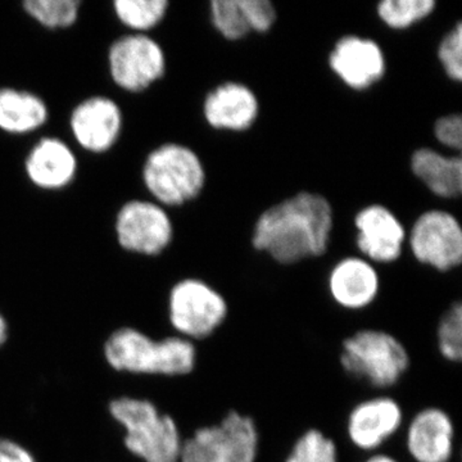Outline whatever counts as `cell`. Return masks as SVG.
Masks as SVG:
<instances>
[{"label":"cell","mask_w":462,"mask_h":462,"mask_svg":"<svg viewBox=\"0 0 462 462\" xmlns=\"http://www.w3.org/2000/svg\"><path fill=\"white\" fill-rule=\"evenodd\" d=\"M333 227L329 200L320 194L300 191L264 209L254 224L252 245L273 263L289 266L324 256Z\"/></svg>","instance_id":"obj_1"},{"label":"cell","mask_w":462,"mask_h":462,"mask_svg":"<svg viewBox=\"0 0 462 462\" xmlns=\"http://www.w3.org/2000/svg\"><path fill=\"white\" fill-rule=\"evenodd\" d=\"M105 357L117 372L175 378L193 373L199 351L196 343L181 337L153 339L134 328H121L106 340Z\"/></svg>","instance_id":"obj_2"},{"label":"cell","mask_w":462,"mask_h":462,"mask_svg":"<svg viewBox=\"0 0 462 462\" xmlns=\"http://www.w3.org/2000/svg\"><path fill=\"white\" fill-rule=\"evenodd\" d=\"M339 364L349 378L376 392H388L409 373L411 356L402 340L391 331L361 328L343 339Z\"/></svg>","instance_id":"obj_3"},{"label":"cell","mask_w":462,"mask_h":462,"mask_svg":"<svg viewBox=\"0 0 462 462\" xmlns=\"http://www.w3.org/2000/svg\"><path fill=\"white\" fill-rule=\"evenodd\" d=\"M109 413L124 428L126 448L144 462H180L184 438L172 416L142 398L120 397Z\"/></svg>","instance_id":"obj_4"},{"label":"cell","mask_w":462,"mask_h":462,"mask_svg":"<svg viewBox=\"0 0 462 462\" xmlns=\"http://www.w3.org/2000/svg\"><path fill=\"white\" fill-rule=\"evenodd\" d=\"M142 180L154 202L166 208L196 199L205 189L207 173L196 151L180 143H163L145 157Z\"/></svg>","instance_id":"obj_5"},{"label":"cell","mask_w":462,"mask_h":462,"mask_svg":"<svg viewBox=\"0 0 462 462\" xmlns=\"http://www.w3.org/2000/svg\"><path fill=\"white\" fill-rule=\"evenodd\" d=\"M260 451L256 420L231 410L215 424L203 425L184 439L180 462H257Z\"/></svg>","instance_id":"obj_6"},{"label":"cell","mask_w":462,"mask_h":462,"mask_svg":"<svg viewBox=\"0 0 462 462\" xmlns=\"http://www.w3.org/2000/svg\"><path fill=\"white\" fill-rule=\"evenodd\" d=\"M226 298L214 285L199 278H185L172 285L167 298V316L175 336L196 343L215 336L229 318Z\"/></svg>","instance_id":"obj_7"},{"label":"cell","mask_w":462,"mask_h":462,"mask_svg":"<svg viewBox=\"0 0 462 462\" xmlns=\"http://www.w3.org/2000/svg\"><path fill=\"white\" fill-rule=\"evenodd\" d=\"M108 74L116 87L127 93H143L167 71L162 45L148 33H126L108 48Z\"/></svg>","instance_id":"obj_8"},{"label":"cell","mask_w":462,"mask_h":462,"mask_svg":"<svg viewBox=\"0 0 462 462\" xmlns=\"http://www.w3.org/2000/svg\"><path fill=\"white\" fill-rule=\"evenodd\" d=\"M407 420L402 403L387 392H376L356 402L346 413L345 434L363 455L384 451L402 433Z\"/></svg>","instance_id":"obj_9"},{"label":"cell","mask_w":462,"mask_h":462,"mask_svg":"<svg viewBox=\"0 0 462 462\" xmlns=\"http://www.w3.org/2000/svg\"><path fill=\"white\" fill-rule=\"evenodd\" d=\"M115 236L124 251L154 257L170 247L175 230L165 207L154 200L132 199L116 214Z\"/></svg>","instance_id":"obj_10"},{"label":"cell","mask_w":462,"mask_h":462,"mask_svg":"<svg viewBox=\"0 0 462 462\" xmlns=\"http://www.w3.org/2000/svg\"><path fill=\"white\" fill-rule=\"evenodd\" d=\"M407 240L412 257L438 273L452 272L462 263V227L451 212H422L412 224Z\"/></svg>","instance_id":"obj_11"},{"label":"cell","mask_w":462,"mask_h":462,"mask_svg":"<svg viewBox=\"0 0 462 462\" xmlns=\"http://www.w3.org/2000/svg\"><path fill=\"white\" fill-rule=\"evenodd\" d=\"M403 451L410 462H452L457 446L454 419L442 407L425 406L404 422Z\"/></svg>","instance_id":"obj_12"},{"label":"cell","mask_w":462,"mask_h":462,"mask_svg":"<svg viewBox=\"0 0 462 462\" xmlns=\"http://www.w3.org/2000/svg\"><path fill=\"white\" fill-rule=\"evenodd\" d=\"M69 125L79 147L93 154L107 153L123 134V109L109 97L91 96L75 106Z\"/></svg>","instance_id":"obj_13"},{"label":"cell","mask_w":462,"mask_h":462,"mask_svg":"<svg viewBox=\"0 0 462 462\" xmlns=\"http://www.w3.org/2000/svg\"><path fill=\"white\" fill-rule=\"evenodd\" d=\"M356 247L360 256L375 264L397 263L403 254L407 231L388 207L370 205L355 216Z\"/></svg>","instance_id":"obj_14"},{"label":"cell","mask_w":462,"mask_h":462,"mask_svg":"<svg viewBox=\"0 0 462 462\" xmlns=\"http://www.w3.org/2000/svg\"><path fill=\"white\" fill-rule=\"evenodd\" d=\"M327 288L334 305L356 314L375 305L382 291V276L366 258L346 256L331 266Z\"/></svg>","instance_id":"obj_15"},{"label":"cell","mask_w":462,"mask_h":462,"mask_svg":"<svg viewBox=\"0 0 462 462\" xmlns=\"http://www.w3.org/2000/svg\"><path fill=\"white\" fill-rule=\"evenodd\" d=\"M329 66L346 88L364 91L384 78L387 60L382 47L373 39L346 35L334 44Z\"/></svg>","instance_id":"obj_16"},{"label":"cell","mask_w":462,"mask_h":462,"mask_svg":"<svg viewBox=\"0 0 462 462\" xmlns=\"http://www.w3.org/2000/svg\"><path fill=\"white\" fill-rule=\"evenodd\" d=\"M260 100L245 84L226 81L207 94L203 102L206 123L215 130L243 133L256 124Z\"/></svg>","instance_id":"obj_17"},{"label":"cell","mask_w":462,"mask_h":462,"mask_svg":"<svg viewBox=\"0 0 462 462\" xmlns=\"http://www.w3.org/2000/svg\"><path fill=\"white\" fill-rule=\"evenodd\" d=\"M23 169L33 187L57 191L74 182L79 161L74 149L65 141L56 136H44L27 152Z\"/></svg>","instance_id":"obj_18"},{"label":"cell","mask_w":462,"mask_h":462,"mask_svg":"<svg viewBox=\"0 0 462 462\" xmlns=\"http://www.w3.org/2000/svg\"><path fill=\"white\" fill-rule=\"evenodd\" d=\"M209 20L224 39L238 42L251 32H269L278 11L270 0H212Z\"/></svg>","instance_id":"obj_19"},{"label":"cell","mask_w":462,"mask_h":462,"mask_svg":"<svg viewBox=\"0 0 462 462\" xmlns=\"http://www.w3.org/2000/svg\"><path fill=\"white\" fill-rule=\"evenodd\" d=\"M411 171L434 196L455 199L462 191L460 156H446L436 149L419 148L411 154Z\"/></svg>","instance_id":"obj_20"},{"label":"cell","mask_w":462,"mask_h":462,"mask_svg":"<svg viewBox=\"0 0 462 462\" xmlns=\"http://www.w3.org/2000/svg\"><path fill=\"white\" fill-rule=\"evenodd\" d=\"M50 120L47 102L32 91L0 88V132L27 135L41 130Z\"/></svg>","instance_id":"obj_21"},{"label":"cell","mask_w":462,"mask_h":462,"mask_svg":"<svg viewBox=\"0 0 462 462\" xmlns=\"http://www.w3.org/2000/svg\"><path fill=\"white\" fill-rule=\"evenodd\" d=\"M115 17L133 33H148L167 16L169 0H115Z\"/></svg>","instance_id":"obj_22"},{"label":"cell","mask_w":462,"mask_h":462,"mask_svg":"<svg viewBox=\"0 0 462 462\" xmlns=\"http://www.w3.org/2000/svg\"><path fill=\"white\" fill-rule=\"evenodd\" d=\"M80 0H25L23 12L38 25L48 30H65L80 17Z\"/></svg>","instance_id":"obj_23"},{"label":"cell","mask_w":462,"mask_h":462,"mask_svg":"<svg viewBox=\"0 0 462 462\" xmlns=\"http://www.w3.org/2000/svg\"><path fill=\"white\" fill-rule=\"evenodd\" d=\"M282 462H340L338 443L318 428H310L294 440Z\"/></svg>","instance_id":"obj_24"},{"label":"cell","mask_w":462,"mask_h":462,"mask_svg":"<svg viewBox=\"0 0 462 462\" xmlns=\"http://www.w3.org/2000/svg\"><path fill=\"white\" fill-rule=\"evenodd\" d=\"M436 7V0H383L376 14L389 29L407 30L430 17Z\"/></svg>","instance_id":"obj_25"},{"label":"cell","mask_w":462,"mask_h":462,"mask_svg":"<svg viewBox=\"0 0 462 462\" xmlns=\"http://www.w3.org/2000/svg\"><path fill=\"white\" fill-rule=\"evenodd\" d=\"M438 354L447 363L458 364L462 358V305L452 303L443 312L436 328Z\"/></svg>","instance_id":"obj_26"},{"label":"cell","mask_w":462,"mask_h":462,"mask_svg":"<svg viewBox=\"0 0 462 462\" xmlns=\"http://www.w3.org/2000/svg\"><path fill=\"white\" fill-rule=\"evenodd\" d=\"M437 57L449 80H462V23H457L443 36L437 48Z\"/></svg>","instance_id":"obj_27"},{"label":"cell","mask_w":462,"mask_h":462,"mask_svg":"<svg viewBox=\"0 0 462 462\" xmlns=\"http://www.w3.org/2000/svg\"><path fill=\"white\" fill-rule=\"evenodd\" d=\"M433 134L443 147L460 151L462 147V118L460 115H447L438 118Z\"/></svg>","instance_id":"obj_28"},{"label":"cell","mask_w":462,"mask_h":462,"mask_svg":"<svg viewBox=\"0 0 462 462\" xmlns=\"http://www.w3.org/2000/svg\"><path fill=\"white\" fill-rule=\"evenodd\" d=\"M0 462H36L29 449L9 438H0Z\"/></svg>","instance_id":"obj_29"},{"label":"cell","mask_w":462,"mask_h":462,"mask_svg":"<svg viewBox=\"0 0 462 462\" xmlns=\"http://www.w3.org/2000/svg\"><path fill=\"white\" fill-rule=\"evenodd\" d=\"M358 462H406L402 458L398 457L397 455L391 454L388 451L374 452V454L364 455Z\"/></svg>","instance_id":"obj_30"},{"label":"cell","mask_w":462,"mask_h":462,"mask_svg":"<svg viewBox=\"0 0 462 462\" xmlns=\"http://www.w3.org/2000/svg\"><path fill=\"white\" fill-rule=\"evenodd\" d=\"M8 339V324L5 316L0 312V346L5 345Z\"/></svg>","instance_id":"obj_31"}]
</instances>
